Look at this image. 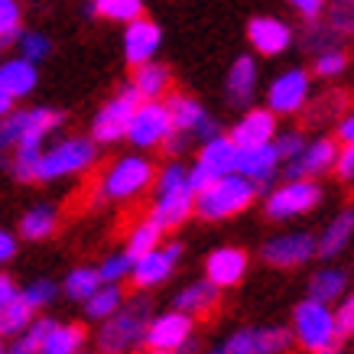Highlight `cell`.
I'll return each mask as SVG.
<instances>
[{
	"label": "cell",
	"instance_id": "1",
	"mask_svg": "<svg viewBox=\"0 0 354 354\" xmlns=\"http://www.w3.org/2000/svg\"><path fill=\"white\" fill-rule=\"evenodd\" d=\"M257 198V183L244 179L241 172H225L212 183L195 192V215H202L205 221H221V218L241 215L247 205Z\"/></svg>",
	"mask_w": 354,
	"mask_h": 354
},
{
	"label": "cell",
	"instance_id": "2",
	"mask_svg": "<svg viewBox=\"0 0 354 354\" xmlns=\"http://www.w3.org/2000/svg\"><path fill=\"white\" fill-rule=\"evenodd\" d=\"M192 208H195V192L189 179H185V169L179 162H172L160 176V195H156L150 221L160 231H172V227H179L185 218L192 215Z\"/></svg>",
	"mask_w": 354,
	"mask_h": 354
},
{
	"label": "cell",
	"instance_id": "3",
	"mask_svg": "<svg viewBox=\"0 0 354 354\" xmlns=\"http://www.w3.org/2000/svg\"><path fill=\"white\" fill-rule=\"evenodd\" d=\"M147 322H150V302L147 299H133L130 306L120 302V309L104 319V328L97 335V348L104 354L133 351L147 335Z\"/></svg>",
	"mask_w": 354,
	"mask_h": 354
},
{
	"label": "cell",
	"instance_id": "4",
	"mask_svg": "<svg viewBox=\"0 0 354 354\" xmlns=\"http://www.w3.org/2000/svg\"><path fill=\"white\" fill-rule=\"evenodd\" d=\"M95 140L88 137H68L59 140L55 147L39 153L36 160V183H53V179H62V176H75V172L91 169L95 162Z\"/></svg>",
	"mask_w": 354,
	"mask_h": 354
},
{
	"label": "cell",
	"instance_id": "5",
	"mask_svg": "<svg viewBox=\"0 0 354 354\" xmlns=\"http://www.w3.org/2000/svg\"><path fill=\"white\" fill-rule=\"evenodd\" d=\"M153 179H156V169L147 156H120L101 176V198H114V202L137 198L150 189Z\"/></svg>",
	"mask_w": 354,
	"mask_h": 354
},
{
	"label": "cell",
	"instance_id": "6",
	"mask_svg": "<svg viewBox=\"0 0 354 354\" xmlns=\"http://www.w3.org/2000/svg\"><path fill=\"white\" fill-rule=\"evenodd\" d=\"M292 322H296V342L312 354H319V351H325V348H332V344L342 342L338 332H335V315H332V309H328V302L306 299L302 306H296Z\"/></svg>",
	"mask_w": 354,
	"mask_h": 354
},
{
	"label": "cell",
	"instance_id": "7",
	"mask_svg": "<svg viewBox=\"0 0 354 354\" xmlns=\"http://www.w3.org/2000/svg\"><path fill=\"white\" fill-rule=\"evenodd\" d=\"M169 137H172V120H169V111H166V101L162 97L140 101L127 124L130 143L140 147V150H153V147H162Z\"/></svg>",
	"mask_w": 354,
	"mask_h": 354
},
{
	"label": "cell",
	"instance_id": "8",
	"mask_svg": "<svg viewBox=\"0 0 354 354\" xmlns=\"http://www.w3.org/2000/svg\"><path fill=\"white\" fill-rule=\"evenodd\" d=\"M234 160H237V143L225 133H215V137L205 140L202 153H198V162L192 169H185V179L192 185V192L205 189V185L225 176V172H234Z\"/></svg>",
	"mask_w": 354,
	"mask_h": 354
},
{
	"label": "cell",
	"instance_id": "9",
	"mask_svg": "<svg viewBox=\"0 0 354 354\" xmlns=\"http://www.w3.org/2000/svg\"><path fill=\"white\" fill-rule=\"evenodd\" d=\"M143 97L133 91V85H127L120 95H114L108 104H101V111L91 120V140L95 143H118V140L127 137V124L130 114Z\"/></svg>",
	"mask_w": 354,
	"mask_h": 354
},
{
	"label": "cell",
	"instance_id": "10",
	"mask_svg": "<svg viewBox=\"0 0 354 354\" xmlns=\"http://www.w3.org/2000/svg\"><path fill=\"white\" fill-rule=\"evenodd\" d=\"M322 202V185L309 183V179H290V183L277 189L267 198V218L273 221H286L296 215H309L312 208H319Z\"/></svg>",
	"mask_w": 354,
	"mask_h": 354
},
{
	"label": "cell",
	"instance_id": "11",
	"mask_svg": "<svg viewBox=\"0 0 354 354\" xmlns=\"http://www.w3.org/2000/svg\"><path fill=\"white\" fill-rule=\"evenodd\" d=\"M292 348L290 328H241L212 354H286Z\"/></svg>",
	"mask_w": 354,
	"mask_h": 354
},
{
	"label": "cell",
	"instance_id": "12",
	"mask_svg": "<svg viewBox=\"0 0 354 354\" xmlns=\"http://www.w3.org/2000/svg\"><path fill=\"white\" fill-rule=\"evenodd\" d=\"M312 78L306 68H286L279 72L267 88V108L273 114H299L309 104Z\"/></svg>",
	"mask_w": 354,
	"mask_h": 354
},
{
	"label": "cell",
	"instance_id": "13",
	"mask_svg": "<svg viewBox=\"0 0 354 354\" xmlns=\"http://www.w3.org/2000/svg\"><path fill=\"white\" fill-rule=\"evenodd\" d=\"M166 111H169L172 130H179L185 137H215L218 124L208 118V111L189 95H169L166 97Z\"/></svg>",
	"mask_w": 354,
	"mask_h": 354
},
{
	"label": "cell",
	"instance_id": "14",
	"mask_svg": "<svg viewBox=\"0 0 354 354\" xmlns=\"http://www.w3.org/2000/svg\"><path fill=\"white\" fill-rule=\"evenodd\" d=\"M183 257V244H166V247H153L143 257L133 260L130 267V279L137 283L140 290H150L160 286L162 279H169V273L176 270V260Z\"/></svg>",
	"mask_w": 354,
	"mask_h": 354
},
{
	"label": "cell",
	"instance_id": "15",
	"mask_svg": "<svg viewBox=\"0 0 354 354\" xmlns=\"http://www.w3.org/2000/svg\"><path fill=\"white\" fill-rule=\"evenodd\" d=\"M160 46H162V30L150 17H137V20L124 23V59L130 65L156 59Z\"/></svg>",
	"mask_w": 354,
	"mask_h": 354
},
{
	"label": "cell",
	"instance_id": "16",
	"mask_svg": "<svg viewBox=\"0 0 354 354\" xmlns=\"http://www.w3.org/2000/svg\"><path fill=\"white\" fill-rule=\"evenodd\" d=\"M192 338V315H185V312H166L160 319H150L147 322V335H143V342L150 344V348H166V351H179L185 348Z\"/></svg>",
	"mask_w": 354,
	"mask_h": 354
},
{
	"label": "cell",
	"instance_id": "17",
	"mask_svg": "<svg viewBox=\"0 0 354 354\" xmlns=\"http://www.w3.org/2000/svg\"><path fill=\"white\" fill-rule=\"evenodd\" d=\"M263 260L273 267H299L306 260L315 257V237L309 231H292V234H279L263 244Z\"/></svg>",
	"mask_w": 354,
	"mask_h": 354
},
{
	"label": "cell",
	"instance_id": "18",
	"mask_svg": "<svg viewBox=\"0 0 354 354\" xmlns=\"http://www.w3.org/2000/svg\"><path fill=\"white\" fill-rule=\"evenodd\" d=\"M247 43L260 55H283L292 46V26L279 17H254L247 23Z\"/></svg>",
	"mask_w": 354,
	"mask_h": 354
},
{
	"label": "cell",
	"instance_id": "19",
	"mask_svg": "<svg viewBox=\"0 0 354 354\" xmlns=\"http://www.w3.org/2000/svg\"><path fill=\"white\" fill-rule=\"evenodd\" d=\"M335 153H338V143L328 137L312 140L309 147H302L296 156H292L290 169H286V179H315L322 172L332 169Z\"/></svg>",
	"mask_w": 354,
	"mask_h": 354
},
{
	"label": "cell",
	"instance_id": "20",
	"mask_svg": "<svg viewBox=\"0 0 354 354\" xmlns=\"http://www.w3.org/2000/svg\"><path fill=\"white\" fill-rule=\"evenodd\" d=\"M279 166V156L273 150V140L270 143H257V147H237V160H234V172H241L250 183H270L273 172Z\"/></svg>",
	"mask_w": 354,
	"mask_h": 354
},
{
	"label": "cell",
	"instance_id": "21",
	"mask_svg": "<svg viewBox=\"0 0 354 354\" xmlns=\"http://www.w3.org/2000/svg\"><path fill=\"white\" fill-rule=\"evenodd\" d=\"M205 273H208L205 279H212L218 290L237 286L247 273V254L237 250V247H218L215 254L208 257V263H205Z\"/></svg>",
	"mask_w": 354,
	"mask_h": 354
},
{
	"label": "cell",
	"instance_id": "22",
	"mask_svg": "<svg viewBox=\"0 0 354 354\" xmlns=\"http://www.w3.org/2000/svg\"><path fill=\"white\" fill-rule=\"evenodd\" d=\"M277 137V114L270 108H254L237 120V127L231 130V140L237 147H257V143H270Z\"/></svg>",
	"mask_w": 354,
	"mask_h": 354
},
{
	"label": "cell",
	"instance_id": "23",
	"mask_svg": "<svg viewBox=\"0 0 354 354\" xmlns=\"http://www.w3.org/2000/svg\"><path fill=\"white\" fill-rule=\"evenodd\" d=\"M39 85V72H36V62L30 59H7V62H0V88L7 91V95L17 101V97H26L32 95V88Z\"/></svg>",
	"mask_w": 354,
	"mask_h": 354
},
{
	"label": "cell",
	"instance_id": "24",
	"mask_svg": "<svg viewBox=\"0 0 354 354\" xmlns=\"http://www.w3.org/2000/svg\"><path fill=\"white\" fill-rule=\"evenodd\" d=\"M133 91H137L143 101H156V97H166L169 95V88H172V72H169V65H162V62H140L133 65Z\"/></svg>",
	"mask_w": 354,
	"mask_h": 354
},
{
	"label": "cell",
	"instance_id": "25",
	"mask_svg": "<svg viewBox=\"0 0 354 354\" xmlns=\"http://www.w3.org/2000/svg\"><path fill=\"white\" fill-rule=\"evenodd\" d=\"M257 78H260L257 62L250 55H237L231 72H227V97L234 104H250L254 95H257Z\"/></svg>",
	"mask_w": 354,
	"mask_h": 354
},
{
	"label": "cell",
	"instance_id": "26",
	"mask_svg": "<svg viewBox=\"0 0 354 354\" xmlns=\"http://www.w3.org/2000/svg\"><path fill=\"white\" fill-rule=\"evenodd\" d=\"M221 302V290H218L212 279H202V283H192L189 290H183L176 296V309L185 312V315H212Z\"/></svg>",
	"mask_w": 354,
	"mask_h": 354
},
{
	"label": "cell",
	"instance_id": "27",
	"mask_svg": "<svg viewBox=\"0 0 354 354\" xmlns=\"http://www.w3.org/2000/svg\"><path fill=\"white\" fill-rule=\"evenodd\" d=\"M351 227H354V215L351 212H344V215H338L332 221V225L325 227V234L315 241V250L322 254L325 260L338 257L344 247H348V241H351Z\"/></svg>",
	"mask_w": 354,
	"mask_h": 354
},
{
	"label": "cell",
	"instance_id": "28",
	"mask_svg": "<svg viewBox=\"0 0 354 354\" xmlns=\"http://www.w3.org/2000/svg\"><path fill=\"white\" fill-rule=\"evenodd\" d=\"M82 342H85V328H82V325H72V322L53 325L36 354H72L82 348Z\"/></svg>",
	"mask_w": 354,
	"mask_h": 354
},
{
	"label": "cell",
	"instance_id": "29",
	"mask_svg": "<svg viewBox=\"0 0 354 354\" xmlns=\"http://www.w3.org/2000/svg\"><path fill=\"white\" fill-rule=\"evenodd\" d=\"M55 227H59V215H55L53 205H36L23 215L20 234L26 241H46L49 234H55Z\"/></svg>",
	"mask_w": 354,
	"mask_h": 354
},
{
	"label": "cell",
	"instance_id": "30",
	"mask_svg": "<svg viewBox=\"0 0 354 354\" xmlns=\"http://www.w3.org/2000/svg\"><path fill=\"white\" fill-rule=\"evenodd\" d=\"M88 13L111 23H130L143 17V0H91Z\"/></svg>",
	"mask_w": 354,
	"mask_h": 354
},
{
	"label": "cell",
	"instance_id": "31",
	"mask_svg": "<svg viewBox=\"0 0 354 354\" xmlns=\"http://www.w3.org/2000/svg\"><path fill=\"white\" fill-rule=\"evenodd\" d=\"M30 322H32V309L26 306L23 292L13 296V299H7V302H0V335L13 338V335H20Z\"/></svg>",
	"mask_w": 354,
	"mask_h": 354
},
{
	"label": "cell",
	"instance_id": "32",
	"mask_svg": "<svg viewBox=\"0 0 354 354\" xmlns=\"http://www.w3.org/2000/svg\"><path fill=\"white\" fill-rule=\"evenodd\" d=\"M120 302H124V292H120L118 283H101L85 299V312L91 319H108L111 312L120 309Z\"/></svg>",
	"mask_w": 354,
	"mask_h": 354
},
{
	"label": "cell",
	"instance_id": "33",
	"mask_svg": "<svg viewBox=\"0 0 354 354\" xmlns=\"http://www.w3.org/2000/svg\"><path fill=\"white\" fill-rule=\"evenodd\" d=\"M348 286V277L342 270H319L312 277V286H309V299H319V302H332L338 299Z\"/></svg>",
	"mask_w": 354,
	"mask_h": 354
},
{
	"label": "cell",
	"instance_id": "34",
	"mask_svg": "<svg viewBox=\"0 0 354 354\" xmlns=\"http://www.w3.org/2000/svg\"><path fill=\"white\" fill-rule=\"evenodd\" d=\"M160 237H162V231L153 221H143V225H137L133 231H130V237H127V254L130 260H137V257H143L147 250H153V247H160Z\"/></svg>",
	"mask_w": 354,
	"mask_h": 354
},
{
	"label": "cell",
	"instance_id": "35",
	"mask_svg": "<svg viewBox=\"0 0 354 354\" xmlns=\"http://www.w3.org/2000/svg\"><path fill=\"white\" fill-rule=\"evenodd\" d=\"M97 286H101V277H97V270H91V267H78L65 277V296H72V299H78V302H85Z\"/></svg>",
	"mask_w": 354,
	"mask_h": 354
},
{
	"label": "cell",
	"instance_id": "36",
	"mask_svg": "<svg viewBox=\"0 0 354 354\" xmlns=\"http://www.w3.org/2000/svg\"><path fill=\"white\" fill-rule=\"evenodd\" d=\"M23 32V7L20 0H0V46L17 43Z\"/></svg>",
	"mask_w": 354,
	"mask_h": 354
},
{
	"label": "cell",
	"instance_id": "37",
	"mask_svg": "<svg viewBox=\"0 0 354 354\" xmlns=\"http://www.w3.org/2000/svg\"><path fill=\"white\" fill-rule=\"evenodd\" d=\"M344 68H348V55H344L338 46L319 49L315 62H312V72L319 78H338V75H344Z\"/></svg>",
	"mask_w": 354,
	"mask_h": 354
},
{
	"label": "cell",
	"instance_id": "38",
	"mask_svg": "<svg viewBox=\"0 0 354 354\" xmlns=\"http://www.w3.org/2000/svg\"><path fill=\"white\" fill-rule=\"evenodd\" d=\"M17 43H20V55L23 59H30V62H43L46 55L53 53V43H49V36L46 32H20L17 36Z\"/></svg>",
	"mask_w": 354,
	"mask_h": 354
},
{
	"label": "cell",
	"instance_id": "39",
	"mask_svg": "<svg viewBox=\"0 0 354 354\" xmlns=\"http://www.w3.org/2000/svg\"><path fill=\"white\" fill-rule=\"evenodd\" d=\"M23 124H26V111H10V114L0 118V153L17 147V140L23 133Z\"/></svg>",
	"mask_w": 354,
	"mask_h": 354
},
{
	"label": "cell",
	"instance_id": "40",
	"mask_svg": "<svg viewBox=\"0 0 354 354\" xmlns=\"http://www.w3.org/2000/svg\"><path fill=\"white\" fill-rule=\"evenodd\" d=\"M351 10H354V0H335L332 7H325L322 17H328V26L342 36V32H351V23H354Z\"/></svg>",
	"mask_w": 354,
	"mask_h": 354
},
{
	"label": "cell",
	"instance_id": "41",
	"mask_svg": "<svg viewBox=\"0 0 354 354\" xmlns=\"http://www.w3.org/2000/svg\"><path fill=\"white\" fill-rule=\"evenodd\" d=\"M130 267H133V260L127 254H114V257H108L101 263L97 277H101V283H120V279L130 277Z\"/></svg>",
	"mask_w": 354,
	"mask_h": 354
},
{
	"label": "cell",
	"instance_id": "42",
	"mask_svg": "<svg viewBox=\"0 0 354 354\" xmlns=\"http://www.w3.org/2000/svg\"><path fill=\"white\" fill-rule=\"evenodd\" d=\"M23 299H26L30 309H46V306L55 299V283H49V279H36V283H30V286L23 290Z\"/></svg>",
	"mask_w": 354,
	"mask_h": 354
},
{
	"label": "cell",
	"instance_id": "43",
	"mask_svg": "<svg viewBox=\"0 0 354 354\" xmlns=\"http://www.w3.org/2000/svg\"><path fill=\"white\" fill-rule=\"evenodd\" d=\"M53 319H36V322H30V325H26V328H23V338H20V344H23V348H26V351H30V354H36V351H39V344H43V338H46V335H49V328H53Z\"/></svg>",
	"mask_w": 354,
	"mask_h": 354
},
{
	"label": "cell",
	"instance_id": "44",
	"mask_svg": "<svg viewBox=\"0 0 354 354\" xmlns=\"http://www.w3.org/2000/svg\"><path fill=\"white\" fill-rule=\"evenodd\" d=\"M302 147H306L302 133H283V137H273V150H277L279 160H292Z\"/></svg>",
	"mask_w": 354,
	"mask_h": 354
},
{
	"label": "cell",
	"instance_id": "45",
	"mask_svg": "<svg viewBox=\"0 0 354 354\" xmlns=\"http://www.w3.org/2000/svg\"><path fill=\"white\" fill-rule=\"evenodd\" d=\"M286 3H290L306 23H315L325 13V7H328V0H286Z\"/></svg>",
	"mask_w": 354,
	"mask_h": 354
},
{
	"label": "cell",
	"instance_id": "46",
	"mask_svg": "<svg viewBox=\"0 0 354 354\" xmlns=\"http://www.w3.org/2000/svg\"><path fill=\"white\" fill-rule=\"evenodd\" d=\"M335 332H338V338H348V335L354 332V299H344L342 309H335Z\"/></svg>",
	"mask_w": 354,
	"mask_h": 354
},
{
	"label": "cell",
	"instance_id": "47",
	"mask_svg": "<svg viewBox=\"0 0 354 354\" xmlns=\"http://www.w3.org/2000/svg\"><path fill=\"white\" fill-rule=\"evenodd\" d=\"M332 169L338 172V179H351L354 176V150H351V143H344V150L335 153V162H332Z\"/></svg>",
	"mask_w": 354,
	"mask_h": 354
},
{
	"label": "cell",
	"instance_id": "48",
	"mask_svg": "<svg viewBox=\"0 0 354 354\" xmlns=\"http://www.w3.org/2000/svg\"><path fill=\"white\" fill-rule=\"evenodd\" d=\"M13 254H17V241H13V234L0 231V263H7Z\"/></svg>",
	"mask_w": 354,
	"mask_h": 354
},
{
	"label": "cell",
	"instance_id": "49",
	"mask_svg": "<svg viewBox=\"0 0 354 354\" xmlns=\"http://www.w3.org/2000/svg\"><path fill=\"white\" fill-rule=\"evenodd\" d=\"M335 133H338V140H342V143H351V140H354V118H351V114H344V118L338 120V130H335Z\"/></svg>",
	"mask_w": 354,
	"mask_h": 354
},
{
	"label": "cell",
	"instance_id": "50",
	"mask_svg": "<svg viewBox=\"0 0 354 354\" xmlns=\"http://www.w3.org/2000/svg\"><path fill=\"white\" fill-rule=\"evenodd\" d=\"M13 296H20V290H17V283H13L7 273H0V302L13 299Z\"/></svg>",
	"mask_w": 354,
	"mask_h": 354
},
{
	"label": "cell",
	"instance_id": "51",
	"mask_svg": "<svg viewBox=\"0 0 354 354\" xmlns=\"http://www.w3.org/2000/svg\"><path fill=\"white\" fill-rule=\"evenodd\" d=\"M10 111H13V97L0 88V118H3V114H10Z\"/></svg>",
	"mask_w": 354,
	"mask_h": 354
},
{
	"label": "cell",
	"instance_id": "52",
	"mask_svg": "<svg viewBox=\"0 0 354 354\" xmlns=\"http://www.w3.org/2000/svg\"><path fill=\"white\" fill-rule=\"evenodd\" d=\"M0 354H30V351H26V348H23V344L17 342L13 348H7V351H0Z\"/></svg>",
	"mask_w": 354,
	"mask_h": 354
},
{
	"label": "cell",
	"instance_id": "53",
	"mask_svg": "<svg viewBox=\"0 0 354 354\" xmlns=\"http://www.w3.org/2000/svg\"><path fill=\"white\" fill-rule=\"evenodd\" d=\"M319 354H342V342L332 344V348H325V351H319Z\"/></svg>",
	"mask_w": 354,
	"mask_h": 354
},
{
	"label": "cell",
	"instance_id": "54",
	"mask_svg": "<svg viewBox=\"0 0 354 354\" xmlns=\"http://www.w3.org/2000/svg\"><path fill=\"white\" fill-rule=\"evenodd\" d=\"M147 354H179V351H166V348H150Z\"/></svg>",
	"mask_w": 354,
	"mask_h": 354
},
{
	"label": "cell",
	"instance_id": "55",
	"mask_svg": "<svg viewBox=\"0 0 354 354\" xmlns=\"http://www.w3.org/2000/svg\"><path fill=\"white\" fill-rule=\"evenodd\" d=\"M72 354H85V351H82V348H78V351H72Z\"/></svg>",
	"mask_w": 354,
	"mask_h": 354
},
{
	"label": "cell",
	"instance_id": "56",
	"mask_svg": "<svg viewBox=\"0 0 354 354\" xmlns=\"http://www.w3.org/2000/svg\"><path fill=\"white\" fill-rule=\"evenodd\" d=\"M0 351H3V342H0Z\"/></svg>",
	"mask_w": 354,
	"mask_h": 354
}]
</instances>
